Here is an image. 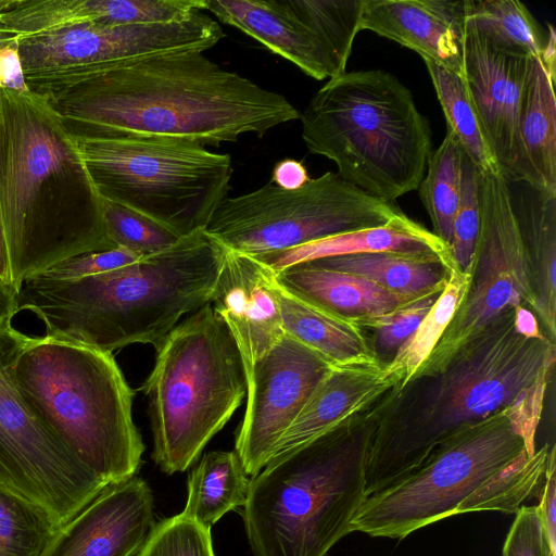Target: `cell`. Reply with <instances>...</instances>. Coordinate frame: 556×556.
I'll use <instances>...</instances> for the list:
<instances>
[{"instance_id":"cell-5","label":"cell","mask_w":556,"mask_h":556,"mask_svg":"<svg viewBox=\"0 0 556 556\" xmlns=\"http://www.w3.org/2000/svg\"><path fill=\"white\" fill-rule=\"evenodd\" d=\"M300 119L308 151L331 160L344 181L386 202L418 189L432 153L430 126L393 74L332 77Z\"/></svg>"},{"instance_id":"cell-46","label":"cell","mask_w":556,"mask_h":556,"mask_svg":"<svg viewBox=\"0 0 556 556\" xmlns=\"http://www.w3.org/2000/svg\"><path fill=\"white\" fill-rule=\"evenodd\" d=\"M515 328L528 338L546 337L539 326L538 318L528 308L518 306L515 308Z\"/></svg>"},{"instance_id":"cell-2","label":"cell","mask_w":556,"mask_h":556,"mask_svg":"<svg viewBox=\"0 0 556 556\" xmlns=\"http://www.w3.org/2000/svg\"><path fill=\"white\" fill-rule=\"evenodd\" d=\"M0 210L11 281L115 247L75 138L48 101L0 90Z\"/></svg>"},{"instance_id":"cell-13","label":"cell","mask_w":556,"mask_h":556,"mask_svg":"<svg viewBox=\"0 0 556 556\" xmlns=\"http://www.w3.org/2000/svg\"><path fill=\"white\" fill-rule=\"evenodd\" d=\"M31 337L0 330V484L42 507L62 527L108 488L33 415L14 381Z\"/></svg>"},{"instance_id":"cell-24","label":"cell","mask_w":556,"mask_h":556,"mask_svg":"<svg viewBox=\"0 0 556 556\" xmlns=\"http://www.w3.org/2000/svg\"><path fill=\"white\" fill-rule=\"evenodd\" d=\"M553 78L540 56H530L522 86L518 131L531 185L556 192V97Z\"/></svg>"},{"instance_id":"cell-28","label":"cell","mask_w":556,"mask_h":556,"mask_svg":"<svg viewBox=\"0 0 556 556\" xmlns=\"http://www.w3.org/2000/svg\"><path fill=\"white\" fill-rule=\"evenodd\" d=\"M249 483L235 451L208 452L189 475L182 513L211 528L225 514L243 506Z\"/></svg>"},{"instance_id":"cell-12","label":"cell","mask_w":556,"mask_h":556,"mask_svg":"<svg viewBox=\"0 0 556 556\" xmlns=\"http://www.w3.org/2000/svg\"><path fill=\"white\" fill-rule=\"evenodd\" d=\"M478 184L480 230L466 294L410 382L441 372L463 346L504 312L518 306L535 312L530 264L508 182L501 174L478 170Z\"/></svg>"},{"instance_id":"cell-42","label":"cell","mask_w":556,"mask_h":556,"mask_svg":"<svg viewBox=\"0 0 556 556\" xmlns=\"http://www.w3.org/2000/svg\"><path fill=\"white\" fill-rule=\"evenodd\" d=\"M539 514L549 542L556 548V459L555 445L549 447L543 482L540 489Z\"/></svg>"},{"instance_id":"cell-30","label":"cell","mask_w":556,"mask_h":556,"mask_svg":"<svg viewBox=\"0 0 556 556\" xmlns=\"http://www.w3.org/2000/svg\"><path fill=\"white\" fill-rule=\"evenodd\" d=\"M467 21L494 47L540 56L545 39L527 7L517 0H467Z\"/></svg>"},{"instance_id":"cell-8","label":"cell","mask_w":556,"mask_h":556,"mask_svg":"<svg viewBox=\"0 0 556 556\" xmlns=\"http://www.w3.org/2000/svg\"><path fill=\"white\" fill-rule=\"evenodd\" d=\"M156 351L139 388L148 399L152 458L167 475L201 455L247 394L236 342L211 303L179 323Z\"/></svg>"},{"instance_id":"cell-34","label":"cell","mask_w":556,"mask_h":556,"mask_svg":"<svg viewBox=\"0 0 556 556\" xmlns=\"http://www.w3.org/2000/svg\"><path fill=\"white\" fill-rule=\"evenodd\" d=\"M60 528L42 507L0 484V556H41Z\"/></svg>"},{"instance_id":"cell-32","label":"cell","mask_w":556,"mask_h":556,"mask_svg":"<svg viewBox=\"0 0 556 556\" xmlns=\"http://www.w3.org/2000/svg\"><path fill=\"white\" fill-rule=\"evenodd\" d=\"M462 157L463 149L458 141L452 132L446 131L442 143L431 153L417 189L430 216L432 232L448 247L460 194Z\"/></svg>"},{"instance_id":"cell-29","label":"cell","mask_w":556,"mask_h":556,"mask_svg":"<svg viewBox=\"0 0 556 556\" xmlns=\"http://www.w3.org/2000/svg\"><path fill=\"white\" fill-rule=\"evenodd\" d=\"M469 283V271L454 269L442 293L417 329L384 364V375L397 393L410 383L420 366L428 359L463 301Z\"/></svg>"},{"instance_id":"cell-14","label":"cell","mask_w":556,"mask_h":556,"mask_svg":"<svg viewBox=\"0 0 556 556\" xmlns=\"http://www.w3.org/2000/svg\"><path fill=\"white\" fill-rule=\"evenodd\" d=\"M224 37L203 11L170 23L128 26L79 24L15 40L25 79L40 78L154 53L205 52Z\"/></svg>"},{"instance_id":"cell-31","label":"cell","mask_w":556,"mask_h":556,"mask_svg":"<svg viewBox=\"0 0 556 556\" xmlns=\"http://www.w3.org/2000/svg\"><path fill=\"white\" fill-rule=\"evenodd\" d=\"M444 113L447 131L481 173L501 174L463 78L430 61H425Z\"/></svg>"},{"instance_id":"cell-7","label":"cell","mask_w":556,"mask_h":556,"mask_svg":"<svg viewBox=\"0 0 556 556\" xmlns=\"http://www.w3.org/2000/svg\"><path fill=\"white\" fill-rule=\"evenodd\" d=\"M366 458L363 425L273 457L243 504L253 556H327L366 498Z\"/></svg>"},{"instance_id":"cell-36","label":"cell","mask_w":556,"mask_h":556,"mask_svg":"<svg viewBox=\"0 0 556 556\" xmlns=\"http://www.w3.org/2000/svg\"><path fill=\"white\" fill-rule=\"evenodd\" d=\"M441 293L442 291H433L392 312L355 319L366 332L372 334L374 351L382 363L384 357L391 359L394 356L399 348L417 329Z\"/></svg>"},{"instance_id":"cell-43","label":"cell","mask_w":556,"mask_h":556,"mask_svg":"<svg viewBox=\"0 0 556 556\" xmlns=\"http://www.w3.org/2000/svg\"><path fill=\"white\" fill-rule=\"evenodd\" d=\"M0 89L18 93L30 92L25 80L16 41L0 45Z\"/></svg>"},{"instance_id":"cell-40","label":"cell","mask_w":556,"mask_h":556,"mask_svg":"<svg viewBox=\"0 0 556 556\" xmlns=\"http://www.w3.org/2000/svg\"><path fill=\"white\" fill-rule=\"evenodd\" d=\"M506 535L502 556H556L538 506L522 505Z\"/></svg>"},{"instance_id":"cell-16","label":"cell","mask_w":556,"mask_h":556,"mask_svg":"<svg viewBox=\"0 0 556 556\" xmlns=\"http://www.w3.org/2000/svg\"><path fill=\"white\" fill-rule=\"evenodd\" d=\"M530 56L501 50L466 20L463 81L501 175L531 185L518 131L519 105Z\"/></svg>"},{"instance_id":"cell-35","label":"cell","mask_w":556,"mask_h":556,"mask_svg":"<svg viewBox=\"0 0 556 556\" xmlns=\"http://www.w3.org/2000/svg\"><path fill=\"white\" fill-rule=\"evenodd\" d=\"M102 200V212L109 240L115 248H124L141 256L162 252L182 238L126 206Z\"/></svg>"},{"instance_id":"cell-4","label":"cell","mask_w":556,"mask_h":556,"mask_svg":"<svg viewBox=\"0 0 556 556\" xmlns=\"http://www.w3.org/2000/svg\"><path fill=\"white\" fill-rule=\"evenodd\" d=\"M227 249L205 230L125 267L79 279L40 274L16 290L17 312L34 313L46 337L112 353L160 348L179 319L211 302Z\"/></svg>"},{"instance_id":"cell-47","label":"cell","mask_w":556,"mask_h":556,"mask_svg":"<svg viewBox=\"0 0 556 556\" xmlns=\"http://www.w3.org/2000/svg\"><path fill=\"white\" fill-rule=\"evenodd\" d=\"M547 38L545 39L544 47L540 59L545 66L548 74L555 78L556 70V33L552 24L547 26Z\"/></svg>"},{"instance_id":"cell-48","label":"cell","mask_w":556,"mask_h":556,"mask_svg":"<svg viewBox=\"0 0 556 556\" xmlns=\"http://www.w3.org/2000/svg\"><path fill=\"white\" fill-rule=\"evenodd\" d=\"M0 280L12 285L8 245L0 210ZM13 286V285H12Z\"/></svg>"},{"instance_id":"cell-33","label":"cell","mask_w":556,"mask_h":556,"mask_svg":"<svg viewBox=\"0 0 556 556\" xmlns=\"http://www.w3.org/2000/svg\"><path fill=\"white\" fill-rule=\"evenodd\" d=\"M290 10L324 42L338 76L346 72L359 29L364 0H286Z\"/></svg>"},{"instance_id":"cell-3","label":"cell","mask_w":556,"mask_h":556,"mask_svg":"<svg viewBox=\"0 0 556 556\" xmlns=\"http://www.w3.org/2000/svg\"><path fill=\"white\" fill-rule=\"evenodd\" d=\"M555 361V342L518 332L510 308L441 372L389 392L364 421L366 497L416 469L462 428L510 406Z\"/></svg>"},{"instance_id":"cell-45","label":"cell","mask_w":556,"mask_h":556,"mask_svg":"<svg viewBox=\"0 0 556 556\" xmlns=\"http://www.w3.org/2000/svg\"><path fill=\"white\" fill-rule=\"evenodd\" d=\"M17 312L16 289L0 280V330L11 328V321Z\"/></svg>"},{"instance_id":"cell-25","label":"cell","mask_w":556,"mask_h":556,"mask_svg":"<svg viewBox=\"0 0 556 556\" xmlns=\"http://www.w3.org/2000/svg\"><path fill=\"white\" fill-rule=\"evenodd\" d=\"M308 263L358 276L391 292L413 298L443 291L457 268L453 261L434 254L402 252L342 255Z\"/></svg>"},{"instance_id":"cell-10","label":"cell","mask_w":556,"mask_h":556,"mask_svg":"<svg viewBox=\"0 0 556 556\" xmlns=\"http://www.w3.org/2000/svg\"><path fill=\"white\" fill-rule=\"evenodd\" d=\"M525 452L504 408L462 428L416 469L368 495L352 519L351 531L403 540L459 515L490 478Z\"/></svg>"},{"instance_id":"cell-26","label":"cell","mask_w":556,"mask_h":556,"mask_svg":"<svg viewBox=\"0 0 556 556\" xmlns=\"http://www.w3.org/2000/svg\"><path fill=\"white\" fill-rule=\"evenodd\" d=\"M277 295L286 334L330 364L378 358L371 338L355 319L306 303L281 289L278 283Z\"/></svg>"},{"instance_id":"cell-9","label":"cell","mask_w":556,"mask_h":556,"mask_svg":"<svg viewBox=\"0 0 556 556\" xmlns=\"http://www.w3.org/2000/svg\"><path fill=\"white\" fill-rule=\"evenodd\" d=\"M75 140L101 199L138 212L181 238L204 230L227 198L229 154L185 141Z\"/></svg>"},{"instance_id":"cell-19","label":"cell","mask_w":556,"mask_h":556,"mask_svg":"<svg viewBox=\"0 0 556 556\" xmlns=\"http://www.w3.org/2000/svg\"><path fill=\"white\" fill-rule=\"evenodd\" d=\"M393 388L379 358L331 365L279 440L271 458L323 435L359 427Z\"/></svg>"},{"instance_id":"cell-38","label":"cell","mask_w":556,"mask_h":556,"mask_svg":"<svg viewBox=\"0 0 556 556\" xmlns=\"http://www.w3.org/2000/svg\"><path fill=\"white\" fill-rule=\"evenodd\" d=\"M480 230L478 169L463 151L459 201L453 222L451 253L456 267L467 271Z\"/></svg>"},{"instance_id":"cell-15","label":"cell","mask_w":556,"mask_h":556,"mask_svg":"<svg viewBox=\"0 0 556 556\" xmlns=\"http://www.w3.org/2000/svg\"><path fill=\"white\" fill-rule=\"evenodd\" d=\"M331 365L288 334L254 365L235 440V452L248 476L253 477L270 460L279 440Z\"/></svg>"},{"instance_id":"cell-20","label":"cell","mask_w":556,"mask_h":556,"mask_svg":"<svg viewBox=\"0 0 556 556\" xmlns=\"http://www.w3.org/2000/svg\"><path fill=\"white\" fill-rule=\"evenodd\" d=\"M467 0H364L361 30H370L463 76Z\"/></svg>"},{"instance_id":"cell-18","label":"cell","mask_w":556,"mask_h":556,"mask_svg":"<svg viewBox=\"0 0 556 556\" xmlns=\"http://www.w3.org/2000/svg\"><path fill=\"white\" fill-rule=\"evenodd\" d=\"M210 303L236 342L248 382L254 365L286 334L275 271L227 250Z\"/></svg>"},{"instance_id":"cell-39","label":"cell","mask_w":556,"mask_h":556,"mask_svg":"<svg viewBox=\"0 0 556 556\" xmlns=\"http://www.w3.org/2000/svg\"><path fill=\"white\" fill-rule=\"evenodd\" d=\"M554 366L555 364L546 366L517 400L506 407V415L516 432L522 438L529 456H533L536 452V429Z\"/></svg>"},{"instance_id":"cell-44","label":"cell","mask_w":556,"mask_h":556,"mask_svg":"<svg viewBox=\"0 0 556 556\" xmlns=\"http://www.w3.org/2000/svg\"><path fill=\"white\" fill-rule=\"evenodd\" d=\"M309 179L302 162L285 159L275 165L270 181L279 188L294 190L304 186Z\"/></svg>"},{"instance_id":"cell-23","label":"cell","mask_w":556,"mask_h":556,"mask_svg":"<svg viewBox=\"0 0 556 556\" xmlns=\"http://www.w3.org/2000/svg\"><path fill=\"white\" fill-rule=\"evenodd\" d=\"M275 279L291 295L353 319L382 315L417 299L391 292L365 278L308 262L275 273Z\"/></svg>"},{"instance_id":"cell-49","label":"cell","mask_w":556,"mask_h":556,"mask_svg":"<svg viewBox=\"0 0 556 556\" xmlns=\"http://www.w3.org/2000/svg\"><path fill=\"white\" fill-rule=\"evenodd\" d=\"M1 90V89H0Z\"/></svg>"},{"instance_id":"cell-37","label":"cell","mask_w":556,"mask_h":556,"mask_svg":"<svg viewBox=\"0 0 556 556\" xmlns=\"http://www.w3.org/2000/svg\"><path fill=\"white\" fill-rule=\"evenodd\" d=\"M138 556H215L211 528L181 511L154 525Z\"/></svg>"},{"instance_id":"cell-11","label":"cell","mask_w":556,"mask_h":556,"mask_svg":"<svg viewBox=\"0 0 556 556\" xmlns=\"http://www.w3.org/2000/svg\"><path fill=\"white\" fill-rule=\"evenodd\" d=\"M404 214L327 172L286 190L271 181L226 198L204 229L227 250L257 256L326 237L380 227Z\"/></svg>"},{"instance_id":"cell-27","label":"cell","mask_w":556,"mask_h":556,"mask_svg":"<svg viewBox=\"0 0 556 556\" xmlns=\"http://www.w3.org/2000/svg\"><path fill=\"white\" fill-rule=\"evenodd\" d=\"M535 190V189H534ZM517 213V212H516ZM536 295L535 317L556 340V192L535 190L517 214Z\"/></svg>"},{"instance_id":"cell-22","label":"cell","mask_w":556,"mask_h":556,"mask_svg":"<svg viewBox=\"0 0 556 556\" xmlns=\"http://www.w3.org/2000/svg\"><path fill=\"white\" fill-rule=\"evenodd\" d=\"M377 252L434 254L454 262L448 245L405 214L380 227L343 232L254 257L277 273L319 258Z\"/></svg>"},{"instance_id":"cell-1","label":"cell","mask_w":556,"mask_h":556,"mask_svg":"<svg viewBox=\"0 0 556 556\" xmlns=\"http://www.w3.org/2000/svg\"><path fill=\"white\" fill-rule=\"evenodd\" d=\"M75 139L236 142L300 118L280 93L198 50L141 55L25 79Z\"/></svg>"},{"instance_id":"cell-17","label":"cell","mask_w":556,"mask_h":556,"mask_svg":"<svg viewBox=\"0 0 556 556\" xmlns=\"http://www.w3.org/2000/svg\"><path fill=\"white\" fill-rule=\"evenodd\" d=\"M154 525L152 492L134 476L104 489L63 525L41 556H138Z\"/></svg>"},{"instance_id":"cell-41","label":"cell","mask_w":556,"mask_h":556,"mask_svg":"<svg viewBox=\"0 0 556 556\" xmlns=\"http://www.w3.org/2000/svg\"><path fill=\"white\" fill-rule=\"evenodd\" d=\"M142 257L124 248L87 252L61 261L40 275L55 280L79 279L125 267Z\"/></svg>"},{"instance_id":"cell-21","label":"cell","mask_w":556,"mask_h":556,"mask_svg":"<svg viewBox=\"0 0 556 556\" xmlns=\"http://www.w3.org/2000/svg\"><path fill=\"white\" fill-rule=\"evenodd\" d=\"M205 10L312 78L338 76L324 42L290 10L286 0H206Z\"/></svg>"},{"instance_id":"cell-6","label":"cell","mask_w":556,"mask_h":556,"mask_svg":"<svg viewBox=\"0 0 556 556\" xmlns=\"http://www.w3.org/2000/svg\"><path fill=\"white\" fill-rule=\"evenodd\" d=\"M13 374L37 420L100 481L136 475L144 444L132 420L135 392L112 353L31 337Z\"/></svg>"}]
</instances>
